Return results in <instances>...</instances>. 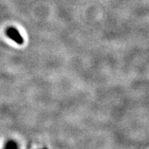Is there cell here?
Listing matches in <instances>:
<instances>
[{"label": "cell", "mask_w": 149, "mask_h": 149, "mask_svg": "<svg viewBox=\"0 0 149 149\" xmlns=\"http://www.w3.org/2000/svg\"><path fill=\"white\" fill-rule=\"evenodd\" d=\"M7 33H8V37L10 36V37L13 39L15 41L18 42V43H22V38L21 37L20 34L18 33V32L15 29H8V31H7Z\"/></svg>", "instance_id": "6da1fadb"}, {"label": "cell", "mask_w": 149, "mask_h": 149, "mask_svg": "<svg viewBox=\"0 0 149 149\" xmlns=\"http://www.w3.org/2000/svg\"><path fill=\"white\" fill-rule=\"evenodd\" d=\"M5 149H18V146L16 142H15L14 141L11 140V141H8V142L6 144Z\"/></svg>", "instance_id": "7a4b0ae2"}]
</instances>
